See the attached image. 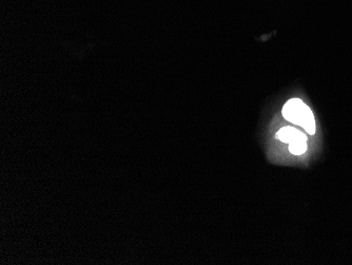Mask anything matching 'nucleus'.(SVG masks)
<instances>
[{"mask_svg":"<svg viewBox=\"0 0 352 265\" xmlns=\"http://www.w3.org/2000/svg\"><path fill=\"white\" fill-rule=\"evenodd\" d=\"M283 115L287 121L302 126L309 135H314L315 121L312 111L300 98L288 101L283 108Z\"/></svg>","mask_w":352,"mask_h":265,"instance_id":"obj_1","label":"nucleus"},{"mask_svg":"<svg viewBox=\"0 0 352 265\" xmlns=\"http://www.w3.org/2000/svg\"><path fill=\"white\" fill-rule=\"evenodd\" d=\"M276 138L284 143H291L295 140H305L307 141V137L302 134L300 130H297L293 127H284L279 129L276 134Z\"/></svg>","mask_w":352,"mask_h":265,"instance_id":"obj_2","label":"nucleus"},{"mask_svg":"<svg viewBox=\"0 0 352 265\" xmlns=\"http://www.w3.org/2000/svg\"><path fill=\"white\" fill-rule=\"evenodd\" d=\"M307 141L295 140L289 143V151L295 155H301L307 150Z\"/></svg>","mask_w":352,"mask_h":265,"instance_id":"obj_3","label":"nucleus"}]
</instances>
